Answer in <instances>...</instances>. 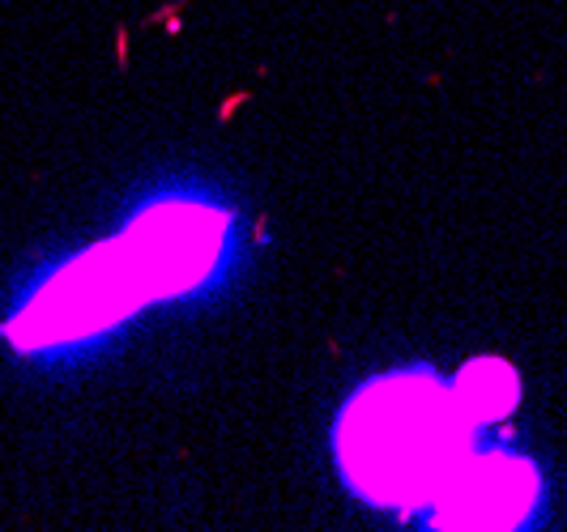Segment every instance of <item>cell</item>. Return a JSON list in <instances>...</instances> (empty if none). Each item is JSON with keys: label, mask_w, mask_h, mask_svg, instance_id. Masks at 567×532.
<instances>
[{"label": "cell", "mask_w": 567, "mask_h": 532, "mask_svg": "<svg viewBox=\"0 0 567 532\" xmlns=\"http://www.w3.org/2000/svg\"><path fill=\"white\" fill-rule=\"evenodd\" d=\"M145 294L141 277L132 268L128 256H120V264H111V256H85L77 260L26 315L30 324H43V332L30 337L34 341H64V337H81L90 328L111 324V315L128 311L132 298Z\"/></svg>", "instance_id": "cell-2"}, {"label": "cell", "mask_w": 567, "mask_h": 532, "mask_svg": "<svg viewBox=\"0 0 567 532\" xmlns=\"http://www.w3.org/2000/svg\"><path fill=\"white\" fill-rule=\"evenodd\" d=\"M461 422L444 392L414 384H384L359 396L341 426V452L354 482L376 499L427 494L448 469Z\"/></svg>", "instance_id": "cell-1"}, {"label": "cell", "mask_w": 567, "mask_h": 532, "mask_svg": "<svg viewBox=\"0 0 567 532\" xmlns=\"http://www.w3.org/2000/svg\"><path fill=\"white\" fill-rule=\"evenodd\" d=\"M218 251V222L209 213L192 209H171L154 213L137 234H132V268L141 277V290H184L196 281Z\"/></svg>", "instance_id": "cell-3"}]
</instances>
